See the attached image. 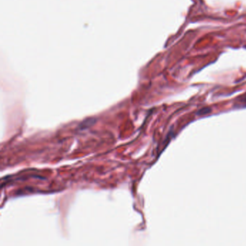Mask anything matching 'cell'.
<instances>
[{
	"instance_id": "obj_1",
	"label": "cell",
	"mask_w": 246,
	"mask_h": 246,
	"mask_svg": "<svg viewBox=\"0 0 246 246\" xmlns=\"http://www.w3.org/2000/svg\"><path fill=\"white\" fill-rule=\"evenodd\" d=\"M209 111H210V109H209V108H203V109L201 110L199 112L198 114H206Z\"/></svg>"
}]
</instances>
